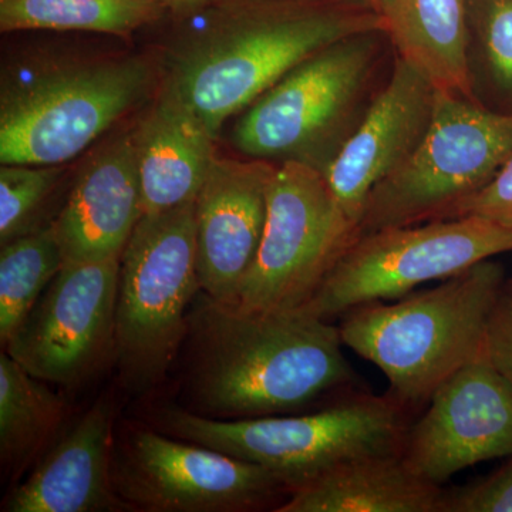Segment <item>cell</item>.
Segmentation results:
<instances>
[{
	"label": "cell",
	"mask_w": 512,
	"mask_h": 512,
	"mask_svg": "<svg viewBox=\"0 0 512 512\" xmlns=\"http://www.w3.org/2000/svg\"><path fill=\"white\" fill-rule=\"evenodd\" d=\"M357 238L325 175L296 161L276 165L261 245L235 305L293 311L312 301Z\"/></svg>",
	"instance_id": "30bf717a"
},
{
	"label": "cell",
	"mask_w": 512,
	"mask_h": 512,
	"mask_svg": "<svg viewBox=\"0 0 512 512\" xmlns=\"http://www.w3.org/2000/svg\"><path fill=\"white\" fill-rule=\"evenodd\" d=\"M185 343L194 413L212 419L292 413L355 383L339 325L306 308L249 311L201 291Z\"/></svg>",
	"instance_id": "6da1fadb"
},
{
	"label": "cell",
	"mask_w": 512,
	"mask_h": 512,
	"mask_svg": "<svg viewBox=\"0 0 512 512\" xmlns=\"http://www.w3.org/2000/svg\"><path fill=\"white\" fill-rule=\"evenodd\" d=\"M493 474L444 490L440 512H512V456Z\"/></svg>",
	"instance_id": "484cf974"
},
{
	"label": "cell",
	"mask_w": 512,
	"mask_h": 512,
	"mask_svg": "<svg viewBox=\"0 0 512 512\" xmlns=\"http://www.w3.org/2000/svg\"><path fill=\"white\" fill-rule=\"evenodd\" d=\"M214 140L190 110L161 94L134 130L143 215L195 201L215 160Z\"/></svg>",
	"instance_id": "ac0fdd59"
},
{
	"label": "cell",
	"mask_w": 512,
	"mask_h": 512,
	"mask_svg": "<svg viewBox=\"0 0 512 512\" xmlns=\"http://www.w3.org/2000/svg\"><path fill=\"white\" fill-rule=\"evenodd\" d=\"M470 26L495 86L512 96V0H470Z\"/></svg>",
	"instance_id": "d4e9b609"
},
{
	"label": "cell",
	"mask_w": 512,
	"mask_h": 512,
	"mask_svg": "<svg viewBox=\"0 0 512 512\" xmlns=\"http://www.w3.org/2000/svg\"><path fill=\"white\" fill-rule=\"evenodd\" d=\"M276 165L215 157L195 198L201 291L234 303L264 235Z\"/></svg>",
	"instance_id": "9a60e30c"
},
{
	"label": "cell",
	"mask_w": 512,
	"mask_h": 512,
	"mask_svg": "<svg viewBox=\"0 0 512 512\" xmlns=\"http://www.w3.org/2000/svg\"><path fill=\"white\" fill-rule=\"evenodd\" d=\"M505 288L498 262H478L427 291L343 313V343L379 367L410 409L485 350L488 322Z\"/></svg>",
	"instance_id": "3957f363"
},
{
	"label": "cell",
	"mask_w": 512,
	"mask_h": 512,
	"mask_svg": "<svg viewBox=\"0 0 512 512\" xmlns=\"http://www.w3.org/2000/svg\"><path fill=\"white\" fill-rule=\"evenodd\" d=\"M153 72L137 57L69 64L3 83L0 163L60 165L73 160L146 97Z\"/></svg>",
	"instance_id": "ba28073f"
},
{
	"label": "cell",
	"mask_w": 512,
	"mask_h": 512,
	"mask_svg": "<svg viewBox=\"0 0 512 512\" xmlns=\"http://www.w3.org/2000/svg\"><path fill=\"white\" fill-rule=\"evenodd\" d=\"M66 414L62 397L0 353V456L10 468L28 466L55 437Z\"/></svg>",
	"instance_id": "44dd1931"
},
{
	"label": "cell",
	"mask_w": 512,
	"mask_h": 512,
	"mask_svg": "<svg viewBox=\"0 0 512 512\" xmlns=\"http://www.w3.org/2000/svg\"><path fill=\"white\" fill-rule=\"evenodd\" d=\"M202 12L204 28L183 37L165 60L161 94L214 137L313 53L386 30L375 9L348 0H222Z\"/></svg>",
	"instance_id": "7a4b0ae2"
},
{
	"label": "cell",
	"mask_w": 512,
	"mask_h": 512,
	"mask_svg": "<svg viewBox=\"0 0 512 512\" xmlns=\"http://www.w3.org/2000/svg\"><path fill=\"white\" fill-rule=\"evenodd\" d=\"M200 292L195 201L144 214L120 256L117 292L114 357L130 389L164 379Z\"/></svg>",
	"instance_id": "8992f818"
},
{
	"label": "cell",
	"mask_w": 512,
	"mask_h": 512,
	"mask_svg": "<svg viewBox=\"0 0 512 512\" xmlns=\"http://www.w3.org/2000/svg\"><path fill=\"white\" fill-rule=\"evenodd\" d=\"M146 2L156 3L167 12L177 13V15H195L210 6L217 5L222 0H146Z\"/></svg>",
	"instance_id": "f1b7e54d"
},
{
	"label": "cell",
	"mask_w": 512,
	"mask_h": 512,
	"mask_svg": "<svg viewBox=\"0 0 512 512\" xmlns=\"http://www.w3.org/2000/svg\"><path fill=\"white\" fill-rule=\"evenodd\" d=\"M480 217L512 228V156L473 197L456 205L447 218ZM446 218V220H447Z\"/></svg>",
	"instance_id": "4316f807"
},
{
	"label": "cell",
	"mask_w": 512,
	"mask_h": 512,
	"mask_svg": "<svg viewBox=\"0 0 512 512\" xmlns=\"http://www.w3.org/2000/svg\"><path fill=\"white\" fill-rule=\"evenodd\" d=\"M443 491L414 474L402 453L372 454L296 488L276 512H440Z\"/></svg>",
	"instance_id": "d6986e66"
},
{
	"label": "cell",
	"mask_w": 512,
	"mask_h": 512,
	"mask_svg": "<svg viewBox=\"0 0 512 512\" xmlns=\"http://www.w3.org/2000/svg\"><path fill=\"white\" fill-rule=\"evenodd\" d=\"M113 427V402L101 399L94 403L32 476L15 488L3 511L130 510L114 485Z\"/></svg>",
	"instance_id": "e0dca14e"
},
{
	"label": "cell",
	"mask_w": 512,
	"mask_h": 512,
	"mask_svg": "<svg viewBox=\"0 0 512 512\" xmlns=\"http://www.w3.org/2000/svg\"><path fill=\"white\" fill-rule=\"evenodd\" d=\"M60 177L59 165L2 164L0 244L50 227L43 218Z\"/></svg>",
	"instance_id": "cb8c5ba5"
},
{
	"label": "cell",
	"mask_w": 512,
	"mask_h": 512,
	"mask_svg": "<svg viewBox=\"0 0 512 512\" xmlns=\"http://www.w3.org/2000/svg\"><path fill=\"white\" fill-rule=\"evenodd\" d=\"M511 156L512 114L439 90L426 137L370 192L357 237L446 220L456 205L490 183Z\"/></svg>",
	"instance_id": "52a82bcc"
},
{
	"label": "cell",
	"mask_w": 512,
	"mask_h": 512,
	"mask_svg": "<svg viewBox=\"0 0 512 512\" xmlns=\"http://www.w3.org/2000/svg\"><path fill=\"white\" fill-rule=\"evenodd\" d=\"M113 478L128 507L150 512L259 511L291 494L259 464L144 429L114 451Z\"/></svg>",
	"instance_id": "8fae6325"
},
{
	"label": "cell",
	"mask_w": 512,
	"mask_h": 512,
	"mask_svg": "<svg viewBox=\"0 0 512 512\" xmlns=\"http://www.w3.org/2000/svg\"><path fill=\"white\" fill-rule=\"evenodd\" d=\"M424 416L407 430L406 466L431 484L461 470L512 456V384L487 348L437 387Z\"/></svg>",
	"instance_id": "4fadbf2b"
},
{
	"label": "cell",
	"mask_w": 512,
	"mask_h": 512,
	"mask_svg": "<svg viewBox=\"0 0 512 512\" xmlns=\"http://www.w3.org/2000/svg\"><path fill=\"white\" fill-rule=\"evenodd\" d=\"M397 56L443 92L474 99L470 0H393L383 15Z\"/></svg>",
	"instance_id": "ffe728a7"
},
{
	"label": "cell",
	"mask_w": 512,
	"mask_h": 512,
	"mask_svg": "<svg viewBox=\"0 0 512 512\" xmlns=\"http://www.w3.org/2000/svg\"><path fill=\"white\" fill-rule=\"evenodd\" d=\"M410 412L393 393H353L301 416L222 420L170 409L163 414V424L175 439L265 467L292 493L355 458L402 453L404 437L412 426Z\"/></svg>",
	"instance_id": "5b68a950"
},
{
	"label": "cell",
	"mask_w": 512,
	"mask_h": 512,
	"mask_svg": "<svg viewBox=\"0 0 512 512\" xmlns=\"http://www.w3.org/2000/svg\"><path fill=\"white\" fill-rule=\"evenodd\" d=\"M505 289H507L508 292L512 293V279L510 282H505Z\"/></svg>",
	"instance_id": "4dcf8cb0"
},
{
	"label": "cell",
	"mask_w": 512,
	"mask_h": 512,
	"mask_svg": "<svg viewBox=\"0 0 512 512\" xmlns=\"http://www.w3.org/2000/svg\"><path fill=\"white\" fill-rule=\"evenodd\" d=\"M360 2L366 3L370 8L375 9L380 16L386 13V10L389 9V6L392 5L393 0H360ZM384 20V19H383Z\"/></svg>",
	"instance_id": "f546056e"
},
{
	"label": "cell",
	"mask_w": 512,
	"mask_h": 512,
	"mask_svg": "<svg viewBox=\"0 0 512 512\" xmlns=\"http://www.w3.org/2000/svg\"><path fill=\"white\" fill-rule=\"evenodd\" d=\"M64 265L52 225L2 245L0 342L5 346Z\"/></svg>",
	"instance_id": "603a6c76"
},
{
	"label": "cell",
	"mask_w": 512,
	"mask_h": 512,
	"mask_svg": "<svg viewBox=\"0 0 512 512\" xmlns=\"http://www.w3.org/2000/svg\"><path fill=\"white\" fill-rule=\"evenodd\" d=\"M437 93L439 89L426 74L396 56L386 84L323 174L340 207L356 225L373 188L412 156L426 137Z\"/></svg>",
	"instance_id": "5bb4252c"
},
{
	"label": "cell",
	"mask_w": 512,
	"mask_h": 512,
	"mask_svg": "<svg viewBox=\"0 0 512 512\" xmlns=\"http://www.w3.org/2000/svg\"><path fill=\"white\" fill-rule=\"evenodd\" d=\"M386 30L323 47L239 114L232 143L248 158L296 161L325 174L365 117Z\"/></svg>",
	"instance_id": "277c9868"
},
{
	"label": "cell",
	"mask_w": 512,
	"mask_h": 512,
	"mask_svg": "<svg viewBox=\"0 0 512 512\" xmlns=\"http://www.w3.org/2000/svg\"><path fill=\"white\" fill-rule=\"evenodd\" d=\"M512 251V228L480 217L447 218L359 235L303 308L323 319L387 302Z\"/></svg>",
	"instance_id": "9c48e42d"
},
{
	"label": "cell",
	"mask_w": 512,
	"mask_h": 512,
	"mask_svg": "<svg viewBox=\"0 0 512 512\" xmlns=\"http://www.w3.org/2000/svg\"><path fill=\"white\" fill-rule=\"evenodd\" d=\"M143 217L134 131L114 137L77 174L52 227L64 262L120 258Z\"/></svg>",
	"instance_id": "2e32d148"
},
{
	"label": "cell",
	"mask_w": 512,
	"mask_h": 512,
	"mask_svg": "<svg viewBox=\"0 0 512 512\" xmlns=\"http://www.w3.org/2000/svg\"><path fill=\"white\" fill-rule=\"evenodd\" d=\"M120 258L64 262L3 350L46 383L76 386L116 356Z\"/></svg>",
	"instance_id": "7c38bea8"
},
{
	"label": "cell",
	"mask_w": 512,
	"mask_h": 512,
	"mask_svg": "<svg viewBox=\"0 0 512 512\" xmlns=\"http://www.w3.org/2000/svg\"><path fill=\"white\" fill-rule=\"evenodd\" d=\"M146 0H0V30H57L128 36L163 19Z\"/></svg>",
	"instance_id": "7402d4cb"
},
{
	"label": "cell",
	"mask_w": 512,
	"mask_h": 512,
	"mask_svg": "<svg viewBox=\"0 0 512 512\" xmlns=\"http://www.w3.org/2000/svg\"><path fill=\"white\" fill-rule=\"evenodd\" d=\"M485 348L491 362L512 384V293L505 288L488 322Z\"/></svg>",
	"instance_id": "83f0119b"
}]
</instances>
